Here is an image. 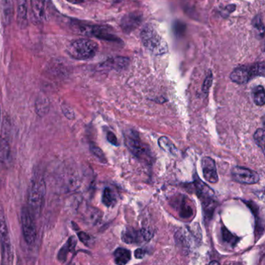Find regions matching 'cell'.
<instances>
[{
	"label": "cell",
	"mask_w": 265,
	"mask_h": 265,
	"mask_svg": "<svg viewBox=\"0 0 265 265\" xmlns=\"http://www.w3.org/2000/svg\"><path fill=\"white\" fill-rule=\"evenodd\" d=\"M251 70H252L253 75L256 76H263L264 75V64L263 62H260L254 66H251Z\"/></svg>",
	"instance_id": "obj_26"
},
{
	"label": "cell",
	"mask_w": 265,
	"mask_h": 265,
	"mask_svg": "<svg viewBox=\"0 0 265 265\" xmlns=\"http://www.w3.org/2000/svg\"><path fill=\"white\" fill-rule=\"evenodd\" d=\"M211 84H213V74H211V71H209V73L207 75L205 78V82L203 84V87H202V91L207 94L209 91L210 87H211Z\"/></svg>",
	"instance_id": "obj_29"
},
{
	"label": "cell",
	"mask_w": 265,
	"mask_h": 265,
	"mask_svg": "<svg viewBox=\"0 0 265 265\" xmlns=\"http://www.w3.org/2000/svg\"><path fill=\"white\" fill-rule=\"evenodd\" d=\"M7 121L3 127L2 136L0 137V161L3 163L8 161L10 155V128Z\"/></svg>",
	"instance_id": "obj_11"
},
{
	"label": "cell",
	"mask_w": 265,
	"mask_h": 265,
	"mask_svg": "<svg viewBox=\"0 0 265 265\" xmlns=\"http://www.w3.org/2000/svg\"><path fill=\"white\" fill-rule=\"evenodd\" d=\"M102 202L107 207H112L116 203V197L112 189L106 188L103 191Z\"/></svg>",
	"instance_id": "obj_21"
},
{
	"label": "cell",
	"mask_w": 265,
	"mask_h": 265,
	"mask_svg": "<svg viewBox=\"0 0 265 265\" xmlns=\"http://www.w3.org/2000/svg\"><path fill=\"white\" fill-rule=\"evenodd\" d=\"M45 182L41 176H35L31 180L28 192V208L34 216H39L42 211L45 197Z\"/></svg>",
	"instance_id": "obj_1"
},
{
	"label": "cell",
	"mask_w": 265,
	"mask_h": 265,
	"mask_svg": "<svg viewBox=\"0 0 265 265\" xmlns=\"http://www.w3.org/2000/svg\"><path fill=\"white\" fill-rule=\"evenodd\" d=\"M254 138L257 146L261 148L263 151V148H264V130L263 128H258L254 133Z\"/></svg>",
	"instance_id": "obj_25"
},
{
	"label": "cell",
	"mask_w": 265,
	"mask_h": 265,
	"mask_svg": "<svg viewBox=\"0 0 265 265\" xmlns=\"http://www.w3.org/2000/svg\"><path fill=\"white\" fill-rule=\"evenodd\" d=\"M78 28V31L82 35L87 36L97 37L100 39L112 40L115 38L104 28L99 26H89V25H75Z\"/></svg>",
	"instance_id": "obj_9"
},
{
	"label": "cell",
	"mask_w": 265,
	"mask_h": 265,
	"mask_svg": "<svg viewBox=\"0 0 265 265\" xmlns=\"http://www.w3.org/2000/svg\"><path fill=\"white\" fill-rule=\"evenodd\" d=\"M16 15L19 28L28 26V0H16Z\"/></svg>",
	"instance_id": "obj_14"
},
{
	"label": "cell",
	"mask_w": 265,
	"mask_h": 265,
	"mask_svg": "<svg viewBox=\"0 0 265 265\" xmlns=\"http://www.w3.org/2000/svg\"><path fill=\"white\" fill-rule=\"evenodd\" d=\"M124 137L127 147L136 156L141 158L143 155H146L147 149L142 143L141 139H139V135L136 131L132 130L128 131V132L124 135Z\"/></svg>",
	"instance_id": "obj_8"
},
{
	"label": "cell",
	"mask_w": 265,
	"mask_h": 265,
	"mask_svg": "<svg viewBox=\"0 0 265 265\" xmlns=\"http://www.w3.org/2000/svg\"><path fill=\"white\" fill-rule=\"evenodd\" d=\"M114 257L117 264H126L131 259V252L126 249L118 248L114 253Z\"/></svg>",
	"instance_id": "obj_17"
},
{
	"label": "cell",
	"mask_w": 265,
	"mask_h": 265,
	"mask_svg": "<svg viewBox=\"0 0 265 265\" xmlns=\"http://www.w3.org/2000/svg\"><path fill=\"white\" fill-rule=\"evenodd\" d=\"M50 104L45 97H39L35 103V111L38 116L44 117L49 112Z\"/></svg>",
	"instance_id": "obj_18"
},
{
	"label": "cell",
	"mask_w": 265,
	"mask_h": 265,
	"mask_svg": "<svg viewBox=\"0 0 265 265\" xmlns=\"http://www.w3.org/2000/svg\"><path fill=\"white\" fill-rule=\"evenodd\" d=\"M213 263H216V264H219V263H218V262L216 261L211 262V263H210V264H213Z\"/></svg>",
	"instance_id": "obj_34"
},
{
	"label": "cell",
	"mask_w": 265,
	"mask_h": 265,
	"mask_svg": "<svg viewBox=\"0 0 265 265\" xmlns=\"http://www.w3.org/2000/svg\"><path fill=\"white\" fill-rule=\"evenodd\" d=\"M254 103L257 106H263L265 103L264 89L262 86L255 87L253 90Z\"/></svg>",
	"instance_id": "obj_22"
},
{
	"label": "cell",
	"mask_w": 265,
	"mask_h": 265,
	"mask_svg": "<svg viewBox=\"0 0 265 265\" xmlns=\"http://www.w3.org/2000/svg\"><path fill=\"white\" fill-rule=\"evenodd\" d=\"M201 167L203 171L204 177L207 181L211 183H216L219 180L217 169L215 161L211 158L205 156L201 161Z\"/></svg>",
	"instance_id": "obj_10"
},
{
	"label": "cell",
	"mask_w": 265,
	"mask_h": 265,
	"mask_svg": "<svg viewBox=\"0 0 265 265\" xmlns=\"http://www.w3.org/2000/svg\"><path fill=\"white\" fill-rule=\"evenodd\" d=\"M90 151L101 162L106 163V157H105L104 154H103V151L98 146H95V145H91L90 146Z\"/></svg>",
	"instance_id": "obj_27"
},
{
	"label": "cell",
	"mask_w": 265,
	"mask_h": 265,
	"mask_svg": "<svg viewBox=\"0 0 265 265\" xmlns=\"http://www.w3.org/2000/svg\"><path fill=\"white\" fill-rule=\"evenodd\" d=\"M223 241L227 242L228 244L232 246H235L236 243L239 241V238L236 237L234 235H232L230 232L226 228H223Z\"/></svg>",
	"instance_id": "obj_24"
},
{
	"label": "cell",
	"mask_w": 265,
	"mask_h": 265,
	"mask_svg": "<svg viewBox=\"0 0 265 265\" xmlns=\"http://www.w3.org/2000/svg\"><path fill=\"white\" fill-rule=\"evenodd\" d=\"M180 206L178 210L180 217L184 219L192 217L193 216V208H192L190 202L187 201L186 198H183L180 201Z\"/></svg>",
	"instance_id": "obj_20"
},
{
	"label": "cell",
	"mask_w": 265,
	"mask_h": 265,
	"mask_svg": "<svg viewBox=\"0 0 265 265\" xmlns=\"http://www.w3.org/2000/svg\"><path fill=\"white\" fill-rule=\"evenodd\" d=\"M13 0H0V16L4 26H9L13 17Z\"/></svg>",
	"instance_id": "obj_13"
},
{
	"label": "cell",
	"mask_w": 265,
	"mask_h": 265,
	"mask_svg": "<svg viewBox=\"0 0 265 265\" xmlns=\"http://www.w3.org/2000/svg\"><path fill=\"white\" fill-rule=\"evenodd\" d=\"M98 51V45L90 39H78L72 41L68 47L67 52L72 59L87 60L94 57Z\"/></svg>",
	"instance_id": "obj_2"
},
{
	"label": "cell",
	"mask_w": 265,
	"mask_h": 265,
	"mask_svg": "<svg viewBox=\"0 0 265 265\" xmlns=\"http://www.w3.org/2000/svg\"><path fill=\"white\" fill-rule=\"evenodd\" d=\"M0 244L2 249L3 263L11 264L13 260V250L4 207L0 203Z\"/></svg>",
	"instance_id": "obj_4"
},
{
	"label": "cell",
	"mask_w": 265,
	"mask_h": 265,
	"mask_svg": "<svg viewBox=\"0 0 265 265\" xmlns=\"http://www.w3.org/2000/svg\"><path fill=\"white\" fill-rule=\"evenodd\" d=\"M253 26L255 30L256 33L259 38H263V32H264V26H263V20H262L261 16L258 15L253 20Z\"/></svg>",
	"instance_id": "obj_23"
},
{
	"label": "cell",
	"mask_w": 265,
	"mask_h": 265,
	"mask_svg": "<svg viewBox=\"0 0 265 265\" xmlns=\"http://www.w3.org/2000/svg\"><path fill=\"white\" fill-rule=\"evenodd\" d=\"M158 145L164 152H168V153L172 154V155H177V152H178L174 143L166 136H162V137L160 138L159 140H158Z\"/></svg>",
	"instance_id": "obj_19"
},
{
	"label": "cell",
	"mask_w": 265,
	"mask_h": 265,
	"mask_svg": "<svg viewBox=\"0 0 265 265\" xmlns=\"http://www.w3.org/2000/svg\"><path fill=\"white\" fill-rule=\"evenodd\" d=\"M254 78L251 67L241 66L232 71L230 75V79L238 84H244Z\"/></svg>",
	"instance_id": "obj_12"
},
{
	"label": "cell",
	"mask_w": 265,
	"mask_h": 265,
	"mask_svg": "<svg viewBox=\"0 0 265 265\" xmlns=\"http://www.w3.org/2000/svg\"><path fill=\"white\" fill-rule=\"evenodd\" d=\"M69 4H79L82 3L84 0H66Z\"/></svg>",
	"instance_id": "obj_33"
},
{
	"label": "cell",
	"mask_w": 265,
	"mask_h": 265,
	"mask_svg": "<svg viewBox=\"0 0 265 265\" xmlns=\"http://www.w3.org/2000/svg\"><path fill=\"white\" fill-rule=\"evenodd\" d=\"M78 237H79V239L81 240L84 244H87V245H88L89 243L91 241L90 236L84 232H78Z\"/></svg>",
	"instance_id": "obj_31"
},
{
	"label": "cell",
	"mask_w": 265,
	"mask_h": 265,
	"mask_svg": "<svg viewBox=\"0 0 265 265\" xmlns=\"http://www.w3.org/2000/svg\"><path fill=\"white\" fill-rule=\"evenodd\" d=\"M62 111L63 115H64L68 119L72 120L75 118V113H74L72 108H71L70 106H69V105L66 104V103H62Z\"/></svg>",
	"instance_id": "obj_28"
},
{
	"label": "cell",
	"mask_w": 265,
	"mask_h": 265,
	"mask_svg": "<svg viewBox=\"0 0 265 265\" xmlns=\"http://www.w3.org/2000/svg\"><path fill=\"white\" fill-rule=\"evenodd\" d=\"M232 176L236 181L243 184H254L260 180V175L257 172L242 167H233Z\"/></svg>",
	"instance_id": "obj_7"
},
{
	"label": "cell",
	"mask_w": 265,
	"mask_h": 265,
	"mask_svg": "<svg viewBox=\"0 0 265 265\" xmlns=\"http://www.w3.org/2000/svg\"><path fill=\"white\" fill-rule=\"evenodd\" d=\"M146 251H145L143 249L139 248L137 249L136 251H135V257L137 259H142L145 257L146 255Z\"/></svg>",
	"instance_id": "obj_32"
},
{
	"label": "cell",
	"mask_w": 265,
	"mask_h": 265,
	"mask_svg": "<svg viewBox=\"0 0 265 265\" xmlns=\"http://www.w3.org/2000/svg\"><path fill=\"white\" fill-rule=\"evenodd\" d=\"M75 245H76V240L75 239L74 236H71V237L68 240L66 244H65V245L62 247L60 251H59V255H58L59 260H60L61 262L66 261V259H67L68 254H69L70 251H73Z\"/></svg>",
	"instance_id": "obj_16"
},
{
	"label": "cell",
	"mask_w": 265,
	"mask_h": 265,
	"mask_svg": "<svg viewBox=\"0 0 265 265\" xmlns=\"http://www.w3.org/2000/svg\"><path fill=\"white\" fill-rule=\"evenodd\" d=\"M107 139H108V142L112 143L114 146H119L118 139H117L116 136L112 131H108V134H107Z\"/></svg>",
	"instance_id": "obj_30"
},
{
	"label": "cell",
	"mask_w": 265,
	"mask_h": 265,
	"mask_svg": "<svg viewBox=\"0 0 265 265\" xmlns=\"http://www.w3.org/2000/svg\"><path fill=\"white\" fill-rule=\"evenodd\" d=\"M31 10L38 21H42L45 17V0H31Z\"/></svg>",
	"instance_id": "obj_15"
},
{
	"label": "cell",
	"mask_w": 265,
	"mask_h": 265,
	"mask_svg": "<svg viewBox=\"0 0 265 265\" xmlns=\"http://www.w3.org/2000/svg\"><path fill=\"white\" fill-rule=\"evenodd\" d=\"M35 216L28 207H23L21 210V225L23 237L26 244H33L37 238V226Z\"/></svg>",
	"instance_id": "obj_5"
},
{
	"label": "cell",
	"mask_w": 265,
	"mask_h": 265,
	"mask_svg": "<svg viewBox=\"0 0 265 265\" xmlns=\"http://www.w3.org/2000/svg\"><path fill=\"white\" fill-rule=\"evenodd\" d=\"M142 41L146 48L155 55H163L167 52V42L156 32L152 26H146L141 33Z\"/></svg>",
	"instance_id": "obj_3"
},
{
	"label": "cell",
	"mask_w": 265,
	"mask_h": 265,
	"mask_svg": "<svg viewBox=\"0 0 265 265\" xmlns=\"http://www.w3.org/2000/svg\"><path fill=\"white\" fill-rule=\"evenodd\" d=\"M0 121H1V109H0Z\"/></svg>",
	"instance_id": "obj_35"
},
{
	"label": "cell",
	"mask_w": 265,
	"mask_h": 265,
	"mask_svg": "<svg viewBox=\"0 0 265 265\" xmlns=\"http://www.w3.org/2000/svg\"><path fill=\"white\" fill-rule=\"evenodd\" d=\"M152 237V232L146 229L136 230L133 228H128L121 235L122 241L128 244H140L143 241H149Z\"/></svg>",
	"instance_id": "obj_6"
}]
</instances>
